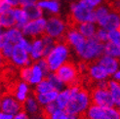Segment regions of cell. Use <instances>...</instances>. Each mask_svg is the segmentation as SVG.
I'll return each mask as SVG.
<instances>
[{
    "mask_svg": "<svg viewBox=\"0 0 120 119\" xmlns=\"http://www.w3.org/2000/svg\"><path fill=\"white\" fill-rule=\"evenodd\" d=\"M44 73L42 71L41 67L37 63H34L31 67V75H30V81L29 84H34V83H39L42 80Z\"/></svg>",
    "mask_w": 120,
    "mask_h": 119,
    "instance_id": "cell-26",
    "label": "cell"
},
{
    "mask_svg": "<svg viewBox=\"0 0 120 119\" xmlns=\"http://www.w3.org/2000/svg\"><path fill=\"white\" fill-rule=\"evenodd\" d=\"M105 44L100 41L96 36L87 38L86 41L78 47H76L75 52L77 56L81 58L83 61H94L105 54Z\"/></svg>",
    "mask_w": 120,
    "mask_h": 119,
    "instance_id": "cell-3",
    "label": "cell"
},
{
    "mask_svg": "<svg viewBox=\"0 0 120 119\" xmlns=\"http://www.w3.org/2000/svg\"><path fill=\"white\" fill-rule=\"evenodd\" d=\"M118 58H119V63H120V56H119V57H118Z\"/></svg>",
    "mask_w": 120,
    "mask_h": 119,
    "instance_id": "cell-49",
    "label": "cell"
},
{
    "mask_svg": "<svg viewBox=\"0 0 120 119\" xmlns=\"http://www.w3.org/2000/svg\"><path fill=\"white\" fill-rule=\"evenodd\" d=\"M64 36H65V40L69 44V46H72L73 48L78 47L79 45L85 42L87 39L74 27H68Z\"/></svg>",
    "mask_w": 120,
    "mask_h": 119,
    "instance_id": "cell-14",
    "label": "cell"
},
{
    "mask_svg": "<svg viewBox=\"0 0 120 119\" xmlns=\"http://www.w3.org/2000/svg\"><path fill=\"white\" fill-rule=\"evenodd\" d=\"M74 28H76L85 38H91L94 37L97 32V26L95 25V22H80L75 25Z\"/></svg>",
    "mask_w": 120,
    "mask_h": 119,
    "instance_id": "cell-15",
    "label": "cell"
},
{
    "mask_svg": "<svg viewBox=\"0 0 120 119\" xmlns=\"http://www.w3.org/2000/svg\"><path fill=\"white\" fill-rule=\"evenodd\" d=\"M6 2H8L12 7H19L21 5V0H5Z\"/></svg>",
    "mask_w": 120,
    "mask_h": 119,
    "instance_id": "cell-43",
    "label": "cell"
},
{
    "mask_svg": "<svg viewBox=\"0 0 120 119\" xmlns=\"http://www.w3.org/2000/svg\"><path fill=\"white\" fill-rule=\"evenodd\" d=\"M1 109L5 113L15 114L17 112L25 110V103L20 102L19 100L14 99L13 95L9 94L8 92H4L1 94Z\"/></svg>",
    "mask_w": 120,
    "mask_h": 119,
    "instance_id": "cell-8",
    "label": "cell"
},
{
    "mask_svg": "<svg viewBox=\"0 0 120 119\" xmlns=\"http://www.w3.org/2000/svg\"><path fill=\"white\" fill-rule=\"evenodd\" d=\"M7 34H8V36H9V39L10 41L13 44H17V43H19L21 39L23 37V34H22V31L21 30V29H19L18 27H10L8 28V30H7Z\"/></svg>",
    "mask_w": 120,
    "mask_h": 119,
    "instance_id": "cell-27",
    "label": "cell"
},
{
    "mask_svg": "<svg viewBox=\"0 0 120 119\" xmlns=\"http://www.w3.org/2000/svg\"><path fill=\"white\" fill-rule=\"evenodd\" d=\"M118 30H119V31H120V26H119V27H118Z\"/></svg>",
    "mask_w": 120,
    "mask_h": 119,
    "instance_id": "cell-48",
    "label": "cell"
},
{
    "mask_svg": "<svg viewBox=\"0 0 120 119\" xmlns=\"http://www.w3.org/2000/svg\"><path fill=\"white\" fill-rule=\"evenodd\" d=\"M16 18L14 8H11L8 11L0 15V25L5 28H10L16 26Z\"/></svg>",
    "mask_w": 120,
    "mask_h": 119,
    "instance_id": "cell-18",
    "label": "cell"
},
{
    "mask_svg": "<svg viewBox=\"0 0 120 119\" xmlns=\"http://www.w3.org/2000/svg\"><path fill=\"white\" fill-rule=\"evenodd\" d=\"M55 74L68 86V88L82 85V77L79 73L78 65H76L72 61L64 63L56 70Z\"/></svg>",
    "mask_w": 120,
    "mask_h": 119,
    "instance_id": "cell-5",
    "label": "cell"
},
{
    "mask_svg": "<svg viewBox=\"0 0 120 119\" xmlns=\"http://www.w3.org/2000/svg\"><path fill=\"white\" fill-rule=\"evenodd\" d=\"M11 8H14V7H12V6H11L8 2H6L5 0L1 1V2H0V15L3 14L4 12L8 11V10L11 9Z\"/></svg>",
    "mask_w": 120,
    "mask_h": 119,
    "instance_id": "cell-41",
    "label": "cell"
},
{
    "mask_svg": "<svg viewBox=\"0 0 120 119\" xmlns=\"http://www.w3.org/2000/svg\"><path fill=\"white\" fill-rule=\"evenodd\" d=\"M37 64H38L39 67H41L42 71H43V73H44L46 76L50 73V67H49V64H48V63H47V61H46V59H45V58L40 59L39 61L37 62Z\"/></svg>",
    "mask_w": 120,
    "mask_h": 119,
    "instance_id": "cell-37",
    "label": "cell"
},
{
    "mask_svg": "<svg viewBox=\"0 0 120 119\" xmlns=\"http://www.w3.org/2000/svg\"><path fill=\"white\" fill-rule=\"evenodd\" d=\"M87 74L94 80H104L109 75L106 70L98 63L97 60L87 62Z\"/></svg>",
    "mask_w": 120,
    "mask_h": 119,
    "instance_id": "cell-11",
    "label": "cell"
},
{
    "mask_svg": "<svg viewBox=\"0 0 120 119\" xmlns=\"http://www.w3.org/2000/svg\"><path fill=\"white\" fill-rule=\"evenodd\" d=\"M13 119H28V118H27V115L26 114L25 110H22V111H20V113L17 114Z\"/></svg>",
    "mask_w": 120,
    "mask_h": 119,
    "instance_id": "cell-44",
    "label": "cell"
},
{
    "mask_svg": "<svg viewBox=\"0 0 120 119\" xmlns=\"http://www.w3.org/2000/svg\"><path fill=\"white\" fill-rule=\"evenodd\" d=\"M57 40V39H56ZM69 44L65 40V36L57 40L56 46L45 59L49 64L50 70L56 71L61 65L68 61L69 55Z\"/></svg>",
    "mask_w": 120,
    "mask_h": 119,
    "instance_id": "cell-4",
    "label": "cell"
},
{
    "mask_svg": "<svg viewBox=\"0 0 120 119\" xmlns=\"http://www.w3.org/2000/svg\"><path fill=\"white\" fill-rule=\"evenodd\" d=\"M37 4L43 10H47L53 14H58L60 12L59 0H38Z\"/></svg>",
    "mask_w": 120,
    "mask_h": 119,
    "instance_id": "cell-22",
    "label": "cell"
},
{
    "mask_svg": "<svg viewBox=\"0 0 120 119\" xmlns=\"http://www.w3.org/2000/svg\"><path fill=\"white\" fill-rule=\"evenodd\" d=\"M107 87L111 93L114 105L120 109V83L118 81H107Z\"/></svg>",
    "mask_w": 120,
    "mask_h": 119,
    "instance_id": "cell-21",
    "label": "cell"
},
{
    "mask_svg": "<svg viewBox=\"0 0 120 119\" xmlns=\"http://www.w3.org/2000/svg\"><path fill=\"white\" fill-rule=\"evenodd\" d=\"M44 53V43L40 37H35L31 43V51L29 53L32 60H38L43 57Z\"/></svg>",
    "mask_w": 120,
    "mask_h": 119,
    "instance_id": "cell-17",
    "label": "cell"
},
{
    "mask_svg": "<svg viewBox=\"0 0 120 119\" xmlns=\"http://www.w3.org/2000/svg\"><path fill=\"white\" fill-rule=\"evenodd\" d=\"M21 77L26 83L29 84L30 81V75H31V67H25L21 69Z\"/></svg>",
    "mask_w": 120,
    "mask_h": 119,
    "instance_id": "cell-35",
    "label": "cell"
},
{
    "mask_svg": "<svg viewBox=\"0 0 120 119\" xmlns=\"http://www.w3.org/2000/svg\"><path fill=\"white\" fill-rule=\"evenodd\" d=\"M105 54L114 58H118L120 56V47L110 42V41H107L105 44Z\"/></svg>",
    "mask_w": 120,
    "mask_h": 119,
    "instance_id": "cell-29",
    "label": "cell"
},
{
    "mask_svg": "<svg viewBox=\"0 0 120 119\" xmlns=\"http://www.w3.org/2000/svg\"><path fill=\"white\" fill-rule=\"evenodd\" d=\"M105 108L96 105V104H90L88 109L86 110L87 119H105Z\"/></svg>",
    "mask_w": 120,
    "mask_h": 119,
    "instance_id": "cell-20",
    "label": "cell"
},
{
    "mask_svg": "<svg viewBox=\"0 0 120 119\" xmlns=\"http://www.w3.org/2000/svg\"><path fill=\"white\" fill-rule=\"evenodd\" d=\"M47 20L44 18H39L36 20H30L22 29V34L26 36H31L33 38L39 37L45 33Z\"/></svg>",
    "mask_w": 120,
    "mask_h": 119,
    "instance_id": "cell-9",
    "label": "cell"
},
{
    "mask_svg": "<svg viewBox=\"0 0 120 119\" xmlns=\"http://www.w3.org/2000/svg\"><path fill=\"white\" fill-rule=\"evenodd\" d=\"M11 61L13 62L14 64L18 65V67H22V65H25L26 67V65H28L29 63H30L29 53L22 45L17 43L14 45Z\"/></svg>",
    "mask_w": 120,
    "mask_h": 119,
    "instance_id": "cell-10",
    "label": "cell"
},
{
    "mask_svg": "<svg viewBox=\"0 0 120 119\" xmlns=\"http://www.w3.org/2000/svg\"><path fill=\"white\" fill-rule=\"evenodd\" d=\"M109 41L120 47V31L118 29L109 31Z\"/></svg>",
    "mask_w": 120,
    "mask_h": 119,
    "instance_id": "cell-33",
    "label": "cell"
},
{
    "mask_svg": "<svg viewBox=\"0 0 120 119\" xmlns=\"http://www.w3.org/2000/svg\"><path fill=\"white\" fill-rule=\"evenodd\" d=\"M69 90L70 97L64 111L69 114H78L82 111H85L91 104L89 90L83 85L71 87Z\"/></svg>",
    "mask_w": 120,
    "mask_h": 119,
    "instance_id": "cell-1",
    "label": "cell"
},
{
    "mask_svg": "<svg viewBox=\"0 0 120 119\" xmlns=\"http://www.w3.org/2000/svg\"><path fill=\"white\" fill-rule=\"evenodd\" d=\"M0 108H1V100H0Z\"/></svg>",
    "mask_w": 120,
    "mask_h": 119,
    "instance_id": "cell-47",
    "label": "cell"
},
{
    "mask_svg": "<svg viewBox=\"0 0 120 119\" xmlns=\"http://www.w3.org/2000/svg\"><path fill=\"white\" fill-rule=\"evenodd\" d=\"M9 42H11V41L9 39L7 31H3L2 33H0V50H1L5 45H7Z\"/></svg>",
    "mask_w": 120,
    "mask_h": 119,
    "instance_id": "cell-38",
    "label": "cell"
},
{
    "mask_svg": "<svg viewBox=\"0 0 120 119\" xmlns=\"http://www.w3.org/2000/svg\"><path fill=\"white\" fill-rule=\"evenodd\" d=\"M97 62L101 67H103L106 70V72L109 75L114 74L116 72L117 68H118V65L120 63L119 60H117L114 57L109 56V55H105V56L100 57L99 59H97Z\"/></svg>",
    "mask_w": 120,
    "mask_h": 119,
    "instance_id": "cell-13",
    "label": "cell"
},
{
    "mask_svg": "<svg viewBox=\"0 0 120 119\" xmlns=\"http://www.w3.org/2000/svg\"><path fill=\"white\" fill-rule=\"evenodd\" d=\"M84 1L86 2V4L89 6V7H91L92 9H96L103 2V0H84Z\"/></svg>",
    "mask_w": 120,
    "mask_h": 119,
    "instance_id": "cell-40",
    "label": "cell"
},
{
    "mask_svg": "<svg viewBox=\"0 0 120 119\" xmlns=\"http://www.w3.org/2000/svg\"><path fill=\"white\" fill-rule=\"evenodd\" d=\"M65 116H67V112L62 109H58L52 114L50 119H65Z\"/></svg>",
    "mask_w": 120,
    "mask_h": 119,
    "instance_id": "cell-39",
    "label": "cell"
},
{
    "mask_svg": "<svg viewBox=\"0 0 120 119\" xmlns=\"http://www.w3.org/2000/svg\"><path fill=\"white\" fill-rule=\"evenodd\" d=\"M22 8L26 12L29 21L39 19V18H41L42 15H43V9L41 7H39L37 3L32 4V5H28V6H25V7H22Z\"/></svg>",
    "mask_w": 120,
    "mask_h": 119,
    "instance_id": "cell-23",
    "label": "cell"
},
{
    "mask_svg": "<svg viewBox=\"0 0 120 119\" xmlns=\"http://www.w3.org/2000/svg\"><path fill=\"white\" fill-rule=\"evenodd\" d=\"M100 26L104 27L107 31L118 29V27L120 26V11L112 9L105 19L101 22Z\"/></svg>",
    "mask_w": 120,
    "mask_h": 119,
    "instance_id": "cell-12",
    "label": "cell"
},
{
    "mask_svg": "<svg viewBox=\"0 0 120 119\" xmlns=\"http://www.w3.org/2000/svg\"><path fill=\"white\" fill-rule=\"evenodd\" d=\"M25 108L30 112H36L38 109V105L32 98H27L25 102Z\"/></svg>",
    "mask_w": 120,
    "mask_h": 119,
    "instance_id": "cell-34",
    "label": "cell"
},
{
    "mask_svg": "<svg viewBox=\"0 0 120 119\" xmlns=\"http://www.w3.org/2000/svg\"><path fill=\"white\" fill-rule=\"evenodd\" d=\"M68 30V26L61 18L58 16H52L47 20L45 33L55 39L63 38Z\"/></svg>",
    "mask_w": 120,
    "mask_h": 119,
    "instance_id": "cell-7",
    "label": "cell"
},
{
    "mask_svg": "<svg viewBox=\"0 0 120 119\" xmlns=\"http://www.w3.org/2000/svg\"><path fill=\"white\" fill-rule=\"evenodd\" d=\"M96 37H97L100 41H101V42H107L109 41V31L106 30V29H105L104 27H100L97 29V32H96Z\"/></svg>",
    "mask_w": 120,
    "mask_h": 119,
    "instance_id": "cell-32",
    "label": "cell"
},
{
    "mask_svg": "<svg viewBox=\"0 0 120 119\" xmlns=\"http://www.w3.org/2000/svg\"><path fill=\"white\" fill-rule=\"evenodd\" d=\"M65 119H78V118H77V115H76V114H69V113H67Z\"/></svg>",
    "mask_w": 120,
    "mask_h": 119,
    "instance_id": "cell-46",
    "label": "cell"
},
{
    "mask_svg": "<svg viewBox=\"0 0 120 119\" xmlns=\"http://www.w3.org/2000/svg\"><path fill=\"white\" fill-rule=\"evenodd\" d=\"M46 77H47V78L49 79V81L52 83V85H53V87H54V89H55V90L60 91L61 89H63L64 83L61 79H60L55 73H49Z\"/></svg>",
    "mask_w": 120,
    "mask_h": 119,
    "instance_id": "cell-31",
    "label": "cell"
},
{
    "mask_svg": "<svg viewBox=\"0 0 120 119\" xmlns=\"http://www.w3.org/2000/svg\"><path fill=\"white\" fill-rule=\"evenodd\" d=\"M0 119H13V114H9V113H1L0 112Z\"/></svg>",
    "mask_w": 120,
    "mask_h": 119,
    "instance_id": "cell-45",
    "label": "cell"
},
{
    "mask_svg": "<svg viewBox=\"0 0 120 119\" xmlns=\"http://www.w3.org/2000/svg\"><path fill=\"white\" fill-rule=\"evenodd\" d=\"M69 97H70V90H69V88L68 89V90L61 92L58 95V97L56 99V104L58 105L59 109H62V110L65 109V108H67V105L68 104Z\"/></svg>",
    "mask_w": 120,
    "mask_h": 119,
    "instance_id": "cell-24",
    "label": "cell"
},
{
    "mask_svg": "<svg viewBox=\"0 0 120 119\" xmlns=\"http://www.w3.org/2000/svg\"><path fill=\"white\" fill-rule=\"evenodd\" d=\"M14 11H15V18H16V22H17L15 26L22 30L23 26L29 22L28 16L22 7H15Z\"/></svg>",
    "mask_w": 120,
    "mask_h": 119,
    "instance_id": "cell-19",
    "label": "cell"
},
{
    "mask_svg": "<svg viewBox=\"0 0 120 119\" xmlns=\"http://www.w3.org/2000/svg\"><path fill=\"white\" fill-rule=\"evenodd\" d=\"M52 90H55L52 85V83L49 81V79L46 78L45 79H42L36 86L34 91H36L37 93H47V92H50Z\"/></svg>",
    "mask_w": 120,
    "mask_h": 119,
    "instance_id": "cell-30",
    "label": "cell"
},
{
    "mask_svg": "<svg viewBox=\"0 0 120 119\" xmlns=\"http://www.w3.org/2000/svg\"><path fill=\"white\" fill-rule=\"evenodd\" d=\"M85 22H97L95 9L89 7L84 0L73 2L70 5V15L68 20V26L74 27L77 23Z\"/></svg>",
    "mask_w": 120,
    "mask_h": 119,
    "instance_id": "cell-2",
    "label": "cell"
},
{
    "mask_svg": "<svg viewBox=\"0 0 120 119\" xmlns=\"http://www.w3.org/2000/svg\"><path fill=\"white\" fill-rule=\"evenodd\" d=\"M59 95V92L57 90H52L47 93H37L36 91H33L34 98L38 100V103L41 104H48L52 102H55L57 97Z\"/></svg>",
    "mask_w": 120,
    "mask_h": 119,
    "instance_id": "cell-16",
    "label": "cell"
},
{
    "mask_svg": "<svg viewBox=\"0 0 120 119\" xmlns=\"http://www.w3.org/2000/svg\"><path fill=\"white\" fill-rule=\"evenodd\" d=\"M90 102L92 104H96L101 108H113L114 102L109 90V87H100L95 85L89 90Z\"/></svg>",
    "mask_w": 120,
    "mask_h": 119,
    "instance_id": "cell-6",
    "label": "cell"
},
{
    "mask_svg": "<svg viewBox=\"0 0 120 119\" xmlns=\"http://www.w3.org/2000/svg\"><path fill=\"white\" fill-rule=\"evenodd\" d=\"M28 92V88H27V83L26 82H19L17 88V92L15 94L16 98L22 103H25L26 100L27 99L26 94Z\"/></svg>",
    "mask_w": 120,
    "mask_h": 119,
    "instance_id": "cell-28",
    "label": "cell"
},
{
    "mask_svg": "<svg viewBox=\"0 0 120 119\" xmlns=\"http://www.w3.org/2000/svg\"><path fill=\"white\" fill-rule=\"evenodd\" d=\"M111 9L106 5H100L95 9V15H96V20H97V23L100 26L101 22H103L106 16L109 14Z\"/></svg>",
    "mask_w": 120,
    "mask_h": 119,
    "instance_id": "cell-25",
    "label": "cell"
},
{
    "mask_svg": "<svg viewBox=\"0 0 120 119\" xmlns=\"http://www.w3.org/2000/svg\"><path fill=\"white\" fill-rule=\"evenodd\" d=\"M38 2V0H21V7H25V6L36 4Z\"/></svg>",
    "mask_w": 120,
    "mask_h": 119,
    "instance_id": "cell-42",
    "label": "cell"
},
{
    "mask_svg": "<svg viewBox=\"0 0 120 119\" xmlns=\"http://www.w3.org/2000/svg\"><path fill=\"white\" fill-rule=\"evenodd\" d=\"M13 49H14V44L12 42H9L7 45H5L1 49V52H2L3 56L7 60H11L12 53H13Z\"/></svg>",
    "mask_w": 120,
    "mask_h": 119,
    "instance_id": "cell-36",
    "label": "cell"
}]
</instances>
